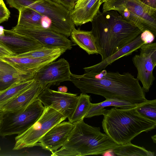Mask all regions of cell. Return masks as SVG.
<instances>
[{
	"mask_svg": "<svg viewBox=\"0 0 156 156\" xmlns=\"http://www.w3.org/2000/svg\"><path fill=\"white\" fill-rule=\"evenodd\" d=\"M70 79L82 93L93 94L106 99H117L138 105L147 100L139 80L129 72L122 74L104 69L81 75L71 73Z\"/></svg>",
	"mask_w": 156,
	"mask_h": 156,
	"instance_id": "1",
	"label": "cell"
},
{
	"mask_svg": "<svg viewBox=\"0 0 156 156\" xmlns=\"http://www.w3.org/2000/svg\"><path fill=\"white\" fill-rule=\"evenodd\" d=\"M91 32L101 61L129 43L144 31L117 11H98L91 22Z\"/></svg>",
	"mask_w": 156,
	"mask_h": 156,
	"instance_id": "2",
	"label": "cell"
},
{
	"mask_svg": "<svg viewBox=\"0 0 156 156\" xmlns=\"http://www.w3.org/2000/svg\"><path fill=\"white\" fill-rule=\"evenodd\" d=\"M136 107H115L107 110L103 115L102 126L104 131L118 145L131 142L141 133L156 128V121L141 115Z\"/></svg>",
	"mask_w": 156,
	"mask_h": 156,
	"instance_id": "3",
	"label": "cell"
},
{
	"mask_svg": "<svg viewBox=\"0 0 156 156\" xmlns=\"http://www.w3.org/2000/svg\"><path fill=\"white\" fill-rule=\"evenodd\" d=\"M74 124L69 136L53 156H84L103 155L118 145L99 127L86 123L83 119Z\"/></svg>",
	"mask_w": 156,
	"mask_h": 156,
	"instance_id": "4",
	"label": "cell"
},
{
	"mask_svg": "<svg viewBox=\"0 0 156 156\" xmlns=\"http://www.w3.org/2000/svg\"><path fill=\"white\" fill-rule=\"evenodd\" d=\"M10 7L19 11L26 8L34 9L50 18L52 31L66 37L75 28L71 12L63 6L48 0H6Z\"/></svg>",
	"mask_w": 156,
	"mask_h": 156,
	"instance_id": "5",
	"label": "cell"
},
{
	"mask_svg": "<svg viewBox=\"0 0 156 156\" xmlns=\"http://www.w3.org/2000/svg\"><path fill=\"white\" fill-rule=\"evenodd\" d=\"M102 10L115 11L156 36V9L146 5L140 0H108L104 3Z\"/></svg>",
	"mask_w": 156,
	"mask_h": 156,
	"instance_id": "6",
	"label": "cell"
},
{
	"mask_svg": "<svg viewBox=\"0 0 156 156\" xmlns=\"http://www.w3.org/2000/svg\"><path fill=\"white\" fill-rule=\"evenodd\" d=\"M45 108L37 98L23 110L4 112L0 126V136L4 137L23 132L40 118Z\"/></svg>",
	"mask_w": 156,
	"mask_h": 156,
	"instance_id": "7",
	"label": "cell"
},
{
	"mask_svg": "<svg viewBox=\"0 0 156 156\" xmlns=\"http://www.w3.org/2000/svg\"><path fill=\"white\" fill-rule=\"evenodd\" d=\"M45 108L40 118L30 127L15 137L13 150L37 146L41 138L49 129L66 119L62 114L53 108Z\"/></svg>",
	"mask_w": 156,
	"mask_h": 156,
	"instance_id": "8",
	"label": "cell"
},
{
	"mask_svg": "<svg viewBox=\"0 0 156 156\" xmlns=\"http://www.w3.org/2000/svg\"><path fill=\"white\" fill-rule=\"evenodd\" d=\"M140 49V54L132 61L137 71V78L142 83L143 90L147 92L155 79L153 72L156 65V43L144 44Z\"/></svg>",
	"mask_w": 156,
	"mask_h": 156,
	"instance_id": "9",
	"label": "cell"
},
{
	"mask_svg": "<svg viewBox=\"0 0 156 156\" xmlns=\"http://www.w3.org/2000/svg\"><path fill=\"white\" fill-rule=\"evenodd\" d=\"M13 31L32 39L43 46L70 50L74 44L65 36L51 30L16 25Z\"/></svg>",
	"mask_w": 156,
	"mask_h": 156,
	"instance_id": "10",
	"label": "cell"
},
{
	"mask_svg": "<svg viewBox=\"0 0 156 156\" xmlns=\"http://www.w3.org/2000/svg\"><path fill=\"white\" fill-rule=\"evenodd\" d=\"M78 97L76 94L60 92L46 87L38 98L44 107L51 108L69 119L74 111Z\"/></svg>",
	"mask_w": 156,
	"mask_h": 156,
	"instance_id": "11",
	"label": "cell"
},
{
	"mask_svg": "<svg viewBox=\"0 0 156 156\" xmlns=\"http://www.w3.org/2000/svg\"><path fill=\"white\" fill-rule=\"evenodd\" d=\"M71 73L69 62L61 58L43 66L36 73L34 79L37 83L49 87L63 81H70Z\"/></svg>",
	"mask_w": 156,
	"mask_h": 156,
	"instance_id": "12",
	"label": "cell"
},
{
	"mask_svg": "<svg viewBox=\"0 0 156 156\" xmlns=\"http://www.w3.org/2000/svg\"><path fill=\"white\" fill-rule=\"evenodd\" d=\"M74 127V124L69 121L55 125L41 138L37 146L52 154L63 145Z\"/></svg>",
	"mask_w": 156,
	"mask_h": 156,
	"instance_id": "13",
	"label": "cell"
},
{
	"mask_svg": "<svg viewBox=\"0 0 156 156\" xmlns=\"http://www.w3.org/2000/svg\"><path fill=\"white\" fill-rule=\"evenodd\" d=\"M4 35L0 36V41L15 55L43 47L34 40L18 34L11 30L4 29Z\"/></svg>",
	"mask_w": 156,
	"mask_h": 156,
	"instance_id": "14",
	"label": "cell"
},
{
	"mask_svg": "<svg viewBox=\"0 0 156 156\" xmlns=\"http://www.w3.org/2000/svg\"><path fill=\"white\" fill-rule=\"evenodd\" d=\"M106 0H81L75 3L71 11L73 21L75 25L81 26L91 22L99 11L101 4Z\"/></svg>",
	"mask_w": 156,
	"mask_h": 156,
	"instance_id": "15",
	"label": "cell"
},
{
	"mask_svg": "<svg viewBox=\"0 0 156 156\" xmlns=\"http://www.w3.org/2000/svg\"><path fill=\"white\" fill-rule=\"evenodd\" d=\"M46 87L36 82L23 92L0 106L5 111H17L25 109L36 99Z\"/></svg>",
	"mask_w": 156,
	"mask_h": 156,
	"instance_id": "16",
	"label": "cell"
},
{
	"mask_svg": "<svg viewBox=\"0 0 156 156\" xmlns=\"http://www.w3.org/2000/svg\"><path fill=\"white\" fill-rule=\"evenodd\" d=\"M60 56L57 55L41 58L14 56L1 57V58L18 71L35 75L36 73L41 67L55 61Z\"/></svg>",
	"mask_w": 156,
	"mask_h": 156,
	"instance_id": "17",
	"label": "cell"
},
{
	"mask_svg": "<svg viewBox=\"0 0 156 156\" xmlns=\"http://www.w3.org/2000/svg\"><path fill=\"white\" fill-rule=\"evenodd\" d=\"M144 44V43L141 39L140 35L133 41L100 62L94 65L83 68L85 73L99 72L119 58L129 55L133 52L137 51V50Z\"/></svg>",
	"mask_w": 156,
	"mask_h": 156,
	"instance_id": "18",
	"label": "cell"
},
{
	"mask_svg": "<svg viewBox=\"0 0 156 156\" xmlns=\"http://www.w3.org/2000/svg\"><path fill=\"white\" fill-rule=\"evenodd\" d=\"M19 12L17 25L52 30V23L48 17L29 8H25Z\"/></svg>",
	"mask_w": 156,
	"mask_h": 156,
	"instance_id": "19",
	"label": "cell"
},
{
	"mask_svg": "<svg viewBox=\"0 0 156 156\" xmlns=\"http://www.w3.org/2000/svg\"><path fill=\"white\" fill-rule=\"evenodd\" d=\"M70 36L72 41L89 55L98 54L94 39L91 31L82 30L74 28L72 30Z\"/></svg>",
	"mask_w": 156,
	"mask_h": 156,
	"instance_id": "20",
	"label": "cell"
},
{
	"mask_svg": "<svg viewBox=\"0 0 156 156\" xmlns=\"http://www.w3.org/2000/svg\"><path fill=\"white\" fill-rule=\"evenodd\" d=\"M138 105L128 102L114 99H107L98 103H91L88 112L85 118L103 115L106 109L105 107L114 106L122 108L127 109L135 108Z\"/></svg>",
	"mask_w": 156,
	"mask_h": 156,
	"instance_id": "21",
	"label": "cell"
},
{
	"mask_svg": "<svg viewBox=\"0 0 156 156\" xmlns=\"http://www.w3.org/2000/svg\"><path fill=\"white\" fill-rule=\"evenodd\" d=\"M36 82L34 78L17 81L0 92V106L18 95Z\"/></svg>",
	"mask_w": 156,
	"mask_h": 156,
	"instance_id": "22",
	"label": "cell"
},
{
	"mask_svg": "<svg viewBox=\"0 0 156 156\" xmlns=\"http://www.w3.org/2000/svg\"><path fill=\"white\" fill-rule=\"evenodd\" d=\"M112 151L117 156H155L154 152L148 151L143 147L133 144L131 142L118 145Z\"/></svg>",
	"mask_w": 156,
	"mask_h": 156,
	"instance_id": "23",
	"label": "cell"
},
{
	"mask_svg": "<svg viewBox=\"0 0 156 156\" xmlns=\"http://www.w3.org/2000/svg\"><path fill=\"white\" fill-rule=\"evenodd\" d=\"M90 96L81 93L78 97L74 111L69 122L74 124L85 118L90 108L91 103Z\"/></svg>",
	"mask_w": 156,
	"mask_h": 156,
	"instance_id": "24",
	"label": "cell"
},
{
	"mask_svg": "<svg viewBox=\"0 0 156 156\" xmlns=\"http://www.w3.org/2000/svg\"><path fill=\"white\" fill-rule=\"evenodd\" d=\"M66 51L64 49L43 46L25 53L16 55L14 57L35 58H44L57 55H61Z\"/></svg>",
	"mask_w": 156,
	"mask_h": 156,
	"instance_id": "25",
	"label": "cell"
},
{
	"mask_svg": "<svg viewBox=\"0 0 156 156\" xmlns=\"http://www.w3.org/2000/svg\"><path fill=\"white\" fill-rule=\"evenodd\" d=\"M34 76L19 72L6 74L0 79V91L5 90L17 81L33 79Z\"/></svg>",
	"mask_w": 156,
	"mask_h": 156,
	"instance_id": "26",
	"label": "cell"
},
{
	"mask_svg": "<svg viewBox=\"0 0 156 156\" xmlns=\"http://www.w3.org/2000/svg\"><path fill=\"white\" fill-rule=\"evenodd\" d=\"M136 108L143 116L156 121V99L147 100L136 107Z\"/></svg>",
	"mask_w": 156,
	"mask_h": 156,
	"instance_id": "27",
	"label": "cell"
},
{
	"mask_svg": "<svg viewBox=\"0 0 156 156\" xmlns=\"http://www.w3.org/2000/svg\"><path fill=\"white\" fill-rule=\"evenodd\" d=\"M0 57V79L5 74L11 73L19 72L27 74L20 71L10 64L4 60Z\"/></svg>",
	"mask_w": 156,
	"mask_h": 156,
	"instance_id": "28",
	"label": "cell"
},
{
	"mask_svg": "<svg viewBox=\"0 0 156 156\" xmlns=\"http://www.w3.org/2000/svg\"><path fill=\"white\" fill-rule=\"evenodd\" d=\"M10 12L3 0H0V23L8 20Z\"/></svg>",
	"mask_w": 156,
	"mask_h": 156,
	"instance_id": "29",
	"label": "cell"
},
{
	"mask_svg": "<svg viewBox=\"0 0 156 156\" xmlns=\"http://www.w3.org/2000/svg\"><path fill=\"white\" fill-rule=\"evenodd\" d=\"M140 35L141 39L144 42V44L152 43L155 38L153 34L148 30H145Z\"/></svg>",
	"mask_w": 156,
	"mask_h": 156,
	"instance_id": "30",
	"label": "cell"
},
{
	"mask_svg": "<svg viewBox=\"0 0 156 156\" xmlns=\"http://www.w3.org/2000/svg\"><path fill=\"white\" fill-rule=\"evenodd\" d=\"M60 4L71 11L74 8L75 3L74 0H48Z\"/></svg>",
	"mask_w": 156,
	"mask_h": 156,
	"instance_id": "31",
	"label": "cell"
},
{
	"mask_svg": "<svg viewBox=\"0 0 156 156\" xmlns=\"http://www.w3.org/2000/svg\"><path fill=\"white\" fill-rule=\"evenodd\" d=\"M15 55L13 52L0 41V57H12Z\"/></svg>",
	"mask_w": 156,
	"mask_h": 156,
	"instance_id": "32",
	"label": "cell"
},
{
	"mask_svg": "<svg viewBox=\"0 0 156 156\" xmlns=\"http://www.w3.org/2000/svg\"><path fill=\"white\" fill-rule=\"evenodd\" d=\"M145 5L151 8L156 9V0H140Z\"/></svg>",
	"mask_w": 156,
	"mask_h": 156,
	"instance_id": "33",
	"label": "cell"
},
{
	"mask_svg": "<svg viewBox=\"0 0 156 156\" xmlns=\"http://www.w3.org/2000/svg\"><path fill=\"white\" fill-rule=\"evenodd\" d=\"M67 91V88L66 87L61 86L58 87L57 91L61 92L66 93Z\"/></svg>",
	"mask_w": 156,
	"mask_h": 156,
	"instance_id": "34",
	"label": "cell"
},
{
	"mask_svg": "<svg viewBox=\"0 0 156 156\" xmlns=\"http://www.w3.org/2000/svg\"><path fill=\"white\" fill-rule=\"evenodd\" d=\"M4 111L0 108V126L2 121Z\"/></svg>",
	"mask_w": 156,
	"mask_h": 156,
	"instance_id": "35",
	"label": "cell"
},
{
	"mask_svg": "<svg viewBox=\"0 0 156 156\" xmlns=\"http://www.w3.org/2000/svg\"><path fill=\"white\" fill-rule=\"evenodd\" d=\"M4 29L2 27H0V36L4 34Z\"/></svg>",
	"mask_w": 156,
	"mask_h": 156,
	"instance_id": "36",
	"label": "cell"
},
{
	"mask_svg": "<svg viewBox=\"0 0 156 156\" xmlns=\"http://www.w3.org/2000/svg\"><path fill=\"white\" fill-rule=\"evenodd\" d=\"M151 138H152V140H153V142L154 143H156V135H155L154 136H151Z\"/></svg>",
	"mask_w": 156,
	"mask_h": 156,
	"instance_id": "37",
	"label": "cell"
},
{
	"mask_svg": "<svg viewBox=\"0 0 156 156\" xmlns=\"http://www.w3.org/2000/svg\"><path fill=\"white\" fill-rule=\"evenodd\" d=\"M80 0H74V1L75 2V3L76 2H77Z\"/></svg>",
	"mask_w": 156,
	"mask_h": 156,
	"instance_id": "38",
	"label": "cell"
},
{
	"mask_svg": "<svg viewBox=\"0 0 156 156\" xmlns=\"http://www.w3.org/2000/svg\"><path fill=\"white\" fill-rule=\"evenodd\" d=\"M1 147H0V151H1Z\"/></svg>",
	"mask_w": 156,
	"mask_h": 156,
	"instance_id": "39",
	"label": "cell"
},
{
	"mask_svg": "<svg viewBox=\"0 0 156 156\" xmlns=\"http://www.w3.org/2000/svg\"><path fill=\"white\" fill-rule=\"evenodd\" d=\"M107 0H106V1H107Z\"/></svg>",
	"mask_w": 156,
	"mask_h": 156,
	"instance_id": "40",
	"label": "cell"
},
{
	"mask_svg": "<svg viewBox=\"0 0 156 156\" xmlns=\"http://www.w3.org/2000/svg\"></svg>",
	"mask_w": 156,
	"mask_h": 156,
	"instance_id": "41",
	"label": "cell"
}]
</instances>
